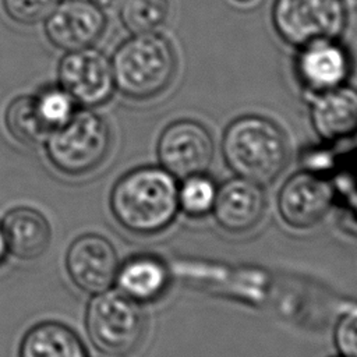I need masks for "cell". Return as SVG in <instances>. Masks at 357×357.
I'll list each match as a JSON object with an SVG mask.
<instances>
[{
  "label": "cell",
  "instance_id": "obj_1",
  "mask_svg": "<svg viewBox=\"0 0 357 357\" xmlns=\"http://www.w3.org/2000/svg\"><path fill=\"white\" fill-rule=\"evenodd\" d=\"M177 191L176 178L163 167H137L113 185L110 211L128 231L155 234L165 230L180 211Z\"/></svg>",
  "mask_w": 357,
  "mask_h": 357
},
{
  "label": "cell",
  "instance_id": "obj_2",
  "mask_svg": "<svg viewBox=\"0 0 357 357\" xmlns=\"http://www.w3.org/2000/svg\"><path fill=\"white\" fill-rule=\"evenodd\" d=\"M222 153L236 176L266 185L286 169L289 141L283 130L272 120L245 114L226 127Z\"/></svg>",
  "mask_w": 357,
  "mask_h": 357
},
{
  "label": "cell",
  "instance_id": "obj_3",
  "mask_svg": "<svg viewBox=\"0 0 357 357\" xmlns=\"http://www.w3.org/2000/svg\"><path fill=\"white\" fill-rule=\"evenodd\" d=\"M110 60L116 88L135 100L155 98L167 89L177 68L172 43L156 31L132 33Z\"/></svg>",
  "mask_w": 357,
  "mask_h": 357
},
{
  "label": "cell",
  "instance_id": "obj_4",
  "mask_svg": "<svg viewBox=\"0 0 357 357\" xmlns=\"http://www.w3.org/2000/svg\"><path fill=\"white\" fill-rule=\"evenodd\" d=\"M85 328L92 344L103 354L126 357L135 351L145 333V315L139 303L119 290L93 294Z\"/></svg>",
  "mask_w": 357,
  "mask_h": 357
},
{
  "label": "cell",
  "instance_id": "obj_5",
  "mask_svg": "<svg viewBox=\"0 0 357 357\" xmlns=\"http://www.w3.org/2000/svg\"><path fill=\"white\" fill-rule=\"evenodd\" d=\"M112 134L106 120L92 110H79L45 141L50 163L68 176L95 170L107 156Z\"/></svg>",
  "mask_w": 357,
  "mask_h": 357
},
{
  "label": "cell",
  "instance_id": "obj_6",
  "mask_svg": "<svg viewBox=\"0 0 357 357\" xmlns=\"http://www.w3.org/2000/svg\"><path fill=\"white\" fill-rule=\"evenodd\" d=\"M272 22L286 43L300 47L315 39L340 38L347 8L343 0H275Z\"/></svg>",
  "mask_w": 357,
  "mask_h": 357
},
{
  "label": "cell",
  "instance_id": "obj_7",
  "mask_svg": "<svg viewBox=\"0 0 357 357\" xmlns=\"http://www.w3.org/2000/svg\"><path fill=\"white\" fill-rule=\"evenodd\" d=\"M160 166L174 178L205 173L213 159V139L199 121L180 119L165 127L158 139Z\"/></svg>",
  "mask_w": 357,
  "mask_h": 357
},
{
  "label": "cell",
  "instance_id": "obj_8",
  "mask_svg": "<svg viewBox=\"0 0 357 357\" xmlns=\"http://www.w3.org/2000/svg\"><path fill=\"white\" fill-rule=\"evenodd\" d=\"M59 82L77 105L100 106L116 88L112 60L92 46L67 52L59 64Z\"/></svg>",
  "mask_w": 357,
  "mask_h": 357
},
{
  "label": "cell",
  "instance_id": "obj_9",
  "mask_svg": "<svg viewBox=\"0 0 357 357\" xmlns=\"http://www.w3.org/2000/svg\"><path fill=\"white\" fill-rule=\"evenodd\" d=\"M351 68L350 52L339 38L311 40L298 47L294 59L297 79L310 95L346 84Z\"/></svg>",
  "mask_w": 357,
  "mask_h": 357
},
{
  "label": "cell",
  "instance_id": "obj_10",
  "mask_svg": "<svg viewBox=\"0 0 357 357\" xmlns=\"http://www.w3.org/2000/svg\"><path fill=\"white\" fill-rule=\"evenodd\" d=\"M119 266L116 248L106 237L96 233L77 237L66 254V271L71 282L89 294L110 289Z\"/></svg>",
  "mask_w": 357,
  "mask_h": 357
},
{
  "label": "cell",
  "instance_id": "obj_11",
  "mask_svg": "<svg viewBox=\"0 0 357 357\" xmlns=\"http://www.w3.org/2000/svg\"><path fill=\"white\" fill-rule=\"evenodd\" d=\"M332 204L331 183L312 172H298L289 177L278 195L279 213L294 229L315 226L328 213Z\"/></svg>",
  "mask_w": 357,
  "mask_h": 357
},
{
  "label": "cell",
  "instance_id": "obj_12",
  "mask_svg": "<svg viewBox=\"0 0 357 357\" xmlns=\"http://www.w3.org/2000/svg\"><path fill=\"white\" fill-rule=\"evenodd\" d=\"M106 26L105 11L91 0H63L45 20L49 40L64 52L92 46Z\"/></svg>",
  "mask_w": 357,
  "mask_h": 357
},
{
  "label": "cell",
  "instance_id": "obj_13",
  "mask_svg": "<svg viewBox=\"0 0 357 357\" xmlns=\"http://www.w3.org/2000/svg\"><path fill=\"white\" fill-rule=\"evenodd\" d=\"M266 198L262 185L236 176L218 187L212 213L218 225L230 233L254 229L264 218Z\"/></svg>",
  "mask_w": 357,
  "mask_h": 357
},
{
  "label": "cell",
  "instance_id": "obj_14",
  "mask_svg": "<svg viewBox=\"0 0 357 357\" xmlns=\"http://www.w3.org/2000/svg\"><path fill=\"white\" fill-rule=\"evenodd\" d=\"M310 120L317 135L328 142L357 132V88L343 84L333 89L312 93Z\"/></svg>",
  "mask_w": 357,
  "mask_h": 357
},
{
  "label": "cell",
  "instance_id": "obj_15",
  "mask_svg": "<svg viewBox=\"0 0 357 357\" xmlns=\"http://www.w3.org/2000/svg\"><path fill=\"white\" fill-rule=\"evenodd\" d=\"M1 227L7 240L8 252L20 259L39 258L52 240L47 219L36 209L20 206L6 213Z\"/></svg>",
  "mask_w": 357,
  "mask_h": 357
},
{
  "label": "cell",
  "instance_id": "obj_16",
  "mask_svg": "<svg viewBox=\"0 0 357 357\" xmlns=\"http://www.w3.org/2000/svg\"><path fill=\"white\" fill-rule=\"evenodd\" d=\"M114 284L131 300L139 304L149 303L165 293L169 284V271L156 257L135 255L119 266Z\"/></svg>",
  "mask_w": 357,
  "mask_h": 357
},
{
  "label": "cell",
  "instance_id": "obj_17",
  "mask_svg": "<svg viewBox=\"0 0 357 357\" xmlns=\"http://www.w3.org/2000/svg\"><path fill=\"white\" fill-rule=\"evenodd\" d=\"M18 357H86L81 337L67 325L45 321L24 335Z\"/></svg>",
  "mask_w": 357,
  "mask_h": 357
},
{
  "label": "cell",
  "instance_id": "obj_18",
  "mask_svg": "<svg viewBox=\"0 0 357 357\" xmlns=\"http://www.w3.org/2000/svg\"><path fill=\"white\" fill-rule=\"evenodd\" d=\"M6 126L10 134L28 146L45 144L52 130L42 120L33 96L15 98L6 112Z\"/></svg>",
  "mask_w": 357,
  "mask_h": 357
},
{
  "label": "cell",
  "instance_id": "obj_19",
  "mask_svg": "<svg viewBox=\"0 0 357 357\" xmlns=\"http://www.w3.org/2000/svg\"><path fill=\"white\" fill-rule=\"evenodd\" d=\"M120 18L131 33L158 31L169 17V0H120Z\"/></svg>",
  "mask_w": 357,
  "mask_h": 357
},
{
  "label": "cell",
  "instance_id": "obj_20",
  "mask_svg": "<svg viewBox=\"0 0 357 357\" xmlns=\"http://www.w3.org/2000/svg\"><path fill=\"white\" fill-rule=\"evenodd\" d=\"M218 187L205 173L183 178L177 191L178 209L188 216H204L212 212Z\"/></svg>",
  "mask_w": 357,
  "mask_h": 357
},
{
  "label": "cell",
  "instance_id": "obj_21",
  "mask_svg": "<svg viewBox=\"0 0 357 357\" xmlns=\"http://www.w3.org/2000/svg\"><path fill=\"white\" fill-rule=\"evenodd\" d=\"M33 99L42 120L52 131L68 121L77 112L75 100L60 85L40 89Z\"/></svg>",
  "mask_w": 357,
  "mask_h": 357
},
{
  "label": "cell",
  "instance_id": "obj_22",
  "mask_svg": "<svg viewBox=\"0 0 357 357\" xmlns=\"http://www.w3.org/2000/svg\"><path fill=\"white\" fill-rule=\"evenodd\" d=\"M60 0H3L6 13L17 22L36 24L45 21Z\"/></svg>",
  "mask_w": 357,
  "mask_h": 357
},
{
  "label": "cell",
  "instance_id": "obj_23",
  "mask_svg": "<svg viewBox=\"0 0 357 357\" xmlns=\"http://www.w3.org/2000/svg\"><path fill=\"white\" fill-rule=\"evenodd\" d=\"M333 339L342 357H357V305L340 317Z\"/></svg>",
  "mask_w": 357,
  "mask_h": 357
},
{
  "label": "cell",
  "instance_id": "obj_24",
  "mask_svg": "<svg viewBox=\"0 0 357 357\" xmlns=\"http://www.w3.org/2000/svg\"><path fill=\"white\" fill-rule=\"evenodd\" d=\"M7 255H8V245H7V240H6L3 227L0 225V265L6 261Z\"/></svg>",
  "mask_w": 357,
  "mask_h": 357
},
{
  "label": "cell",
  "instance_id": "obj_25",
  "mask_svg": "<svg viewBox=\"0 0 357 357\" xmlns=\"http://www.w3.org/2000/svg\"><path fill=\"white\" fill-rule=\"evenodd\" d=\"M96 7H99L102 11L112 10L120 4V0H91Z\"/></svg>",
  "mask_w": 357,
  "mask_h": 357
},
{
  "label": "cell",
  "instance_id": "obj_26",
  "mask_svg": "<svg viewBox=\"0 0 357 357\" xmlns=\"http://www.w3.org/2000/svg\"><path fill=\"white\" fill-rule=\"evenodd\" d=\"M230 1L243 10H250L257 7L262 0H230Z\"/></svg>",
  "mask_w": 357,
  "mask_h": 357
}]
</instances>
